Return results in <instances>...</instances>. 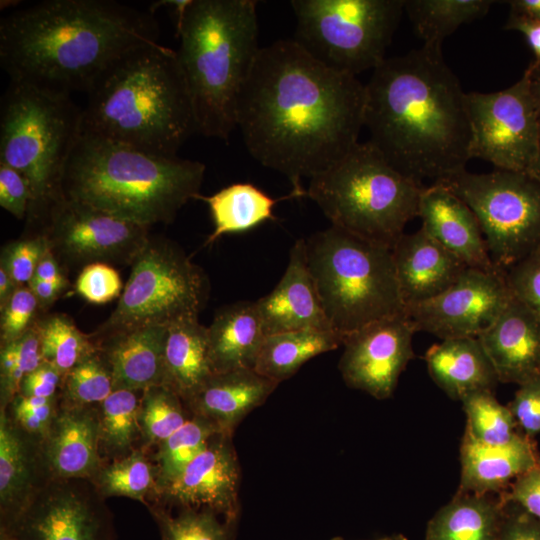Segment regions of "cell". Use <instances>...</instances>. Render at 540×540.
Listing matches in <instances>:
<instances>
[{"label": "cell", "instance_id": "1", "mask_svg": "<svg viewBox=\"0 0 540 540\" xmlns=\"http://www.w3.org/2000/svg\"><path fill=\"white\" fill-rule=\"evenodd\" d=\"M365 84L334 71L293 40L261 47L236 105V126L263 166L288 178L296 198L302 179L324 172L357 143Z\"/></svg>", "mask_w": 540, "mask_h": 540}, {"label": "cell", "instance_id": "2", "mask_svg": "<svg viewBox=\"0 0 540 540\" xmlns=\"http://www.w3.org/2000/svg\"><path fill=\"white\" fill-rule=\"evenodd\" d=\"M363 125L386 161L421 185L466 170L471 159L466 93L439 47L423 45L373 70Z\"/></svg>", "mask_w": 540, "mask_h": 540}, {"label": "cell", "instance_id": "3", "mask_svg": "<svg viewBox=\"0 0 540 540\" xmlns=\"http://www.w3.org/2000/svg\"><path fill=\"white\" fill-rule=\"evenodd\" d=\"M150 12L110 0H47L0 21V64L11 81L69 95L119 57L157 43Z\"/></svg>", "mask_w": 540, "mask_h": 540}, {"label": "cell", "instance_id": "4", "mask_svg": "<svg viewBox=\"0 0 540 540\" xmlns=\"http://www.w3.org/2000/svg\"><path fill=\"white\" fill-rule=\"evenodd\" d=\"M86 93L84 132L161 156H177L196 132L177 51L159 42L119 57Z\"/></svg>", "mask_w": 540, "mask_h": 540}, {"label": "cell", "instance_id": "5", "mask_svg": "<svg viewBox=\"0 0 540 540\" xmlns=\"http://www.w3.org/2000/svg\"><path fill=\"white\" fill-rule=\"evenodd\" d=\"M205 169L199 161L152 154L81 130L61 196L142 226L168 224L200 195Z\"/></svg>", "mask_w": 540, "mask_h": 540}, {"label": "cell", "instance_id": "6", "mask_svg": "<svg viewBox=\"0 0 540 540\" xmlns=\"http://www.w3.org/2000/svg\"><path fill=\"white\" fill-rule=\"evenodd\" d=\"M257 1L191 0L177 20V51L196 132L227 141L236 105L261 47Z\"/></svg>", "mask_w": 540, "mask_h": 540}, {"label": "cell", "instance_id": "7", "mask_svg": "<svg viewBox=\"0 0 540 540\" xmlns=\"http://www.w3.org/2000/svg\"><path fill=\"white\" fill-rule=\"evenodd\" d=\"M82 109L69 95L10 82L0 107V163L28 181L29 224L40 226L61 196L65 167L80 136Z\"/></svg>", "mask_w": 540, "mask_h": 540}, {"label": "cell", "instance_id": "8", "mask_svg": "<svg viewBox=\"0 0 540 540\" xmlns=\"http://www.w3.org/2000/svg\"><path fill=\"white\" fill-rule=\"evenodd\" d=\"M305 243L324 313L343 340L372 322L405 313L392 248L333 225Z\"/></svg>", "mask_w": 540, "mask_h": 540}, {"label": "cell", "instance_id": "9", "mask_svg": "<svg viewBox=\"0 0 540 540\" xmlns=\"http://www.w3.org/2000/svg\"><path fill=\"white\" fill-rule=\"evenodd\" d=\"M306 190L331 225L390 248L418 216L421 185L395 170L369 142L312 177Z\"/></svg>", "mask_w": 540, "mask_h": 540}, {"label": "cell", "instance_id": "10", "mask_svg": "<svg viewBox=\"0 0 540 540\" xmlns=\"http://www.w3.org/2000/svg\"><path fill=\"white\" fill-rule=\"evenodd\" d=\"M293 41L324 66L352 76L377 68L404 12V0H293Z\"/></svg>", "mask_w": 540, "mask_h": 540}, {"label": "cell", "instance_id": "11", "mask_svg": "<svg viewBox=\"0 0 540 540\" xmlns=\"http://www.w3.org/2000/svg\"><path fill=\"white\" fill-rule=\"evenodd\" d=\"M131 268L114 311L93 336L198 318L209 296V280L178 244L150 236Z\"/></svg>", "mask_w": 540, "mask_h": 540}, {"label": "cell", "instance_id": "12", "mask_svg": "<svg viewBox=\"0 0 540 540\" xmlns=\"http://www.w3.org/2000/svg\"><path fill=\"white\" fill-rule=\"evenodd\" d=\"M436 183L472 210L499 269L506 271L540 246V183L527 173L464 170Z\"/></svg>", "mask_w": 540, "mask_h": 540}, {"label": "cell", "instance_id": "13", "mask_svg": "<svg viewBox=\"0 0 540 540\" xmlns=\"http://www.w3.org/2000/svg\"><path fill=\"white\" fill-rule=\"evenodd\" d=\"M470 157L496 169L526 173L538 150L540 116L526 69L512 86L497 92L466 93Z\"/></svg>", "mask_w": 540, "mask_h": 540}, {"label": "cell", "instance_id": "14", "mask_svg": "<svg viewBox=\"0 0 540 540\" xmlns=\"http://www.w3.org/2000/svg\"><path fill=\"white\" fill-rule=\"evenodd\" d=\"M0 540H116V531L105 498L90 479H51L0 526Z\"/></svg>", "mask_w": 540, "mask_h": 540}, {"label": "cell", "instance_id": "15", "mask_svg": "<svg viewBox=\"0 0 540 540\" xmlns=\"http://www.w3.org/2000/svg\"><path fill=\"white\" fill-rule=\"evenodd\" d=\"M47 246L65 266L131 265L146 245L148 228L87 205L61 199L39 226Z\"/></svg>", "mask_w": 540, "mask_h": 540}, {"label": "cell", "instance_id": "16", "mask_svg": "<svg viewBox=\"0 0 540 540\" xmlns=\"http://www.w3.org/2000/svg\"><path fill=\"white\" fill-rule=\"evenodd\" d=\"M511 298L505 271L468 267L444 292L407 306L405 312L417 331H425L441 340L478 337Z\"/></svg>", "mask_w": 540, "mask_h": 540}, {"label": "cell", "instance_id": "17", "mask_svg": "<svg viewBox=\"0 0 540 540\" xmlns=\"http://www.w3.org/2000/svg\"><path fill=\"white\" fill-rule=\"evenodd\" d=\"M416 332L405 312L346 336L338 364L346 385L378 400L391 397L401 373L414 358L412 340Z\"/></svg>", "mask_w": 540, "mask_h": 540}, {"label": "cell", "instance_id": "18", "mask_svg": "<svg viewBox=\"0 0 540 540\" xmlns=\"http://www.w3.org/2000/svg\"><path fill=\"white\" fill-rule=\"evenodd\" d=\"M240 471L232 434L218 432L148 504L167 509L208 508L227 518H239Z\"/></svg>", "mask_w": 540, "mask_h": 540}, {"label": "cell", "instance_id": "19", "mask_svg": "<svg viewBox=\"0 0 540 540\" xmlns=\"http://www.w3.org/2000/svg\"><path fill=\"white\" fill-rule=\"evenodd\" d=\"M255 302L266 336L306 329L333 330L307 265L304 238L292 246L288 265L276 287Z\"/></svg>", "mask_w": 540, "mask_h": 540}, {"label": "cell", "instance_id": "20", "mask_svg": "<svg viewBox=\"0 0 540 540\" xmlns=\"http://www.w3.org/2000/svg\"><path fill=\"white\" fill-rule=\"evenodd\" d=\"M418 217L421 228L467 267L503 271L493 263L472 210L446 186L440 183L424 186Z\"/></svg>", "mask_w": 540, "mask_h": 540}, {"label": "cell", "instance_id": "21", "mask_svg": "<svg viewBox=\"0 0 540 540\" xmlns=\"http://www.w3.org/2000/svg\"><path fill=\"white\" fill-rule=\"evenodd\" d=\"M477 338L499 382L521 385L540 377V319L513 296Z\"/></svg>", "mask_w": 540, "mask_h": 540}, {"label": "cell", "instance_id": "22", "mask_svg": "<svg viewBox=\"0 0 540 540\" xmlns=\"http://www.w3.org/2000/svg\"><path fill=\"white\" fill-rule=\"evenodd\" d=\"M41 448L52 479H92L104 464L99 452L97 404L79 407L57 404Z\"/></svg>", "mask_w": 540, "mask_h": 540}, {"label": "cell", "instance_id": "23", "mask_svg": "<svg viewBox=\"0 0 540 540\" xmlns=\"http://www.w3.org/2000/svg\"><path fill=\"white\" fill-rule=\"evenodd\" d=\"M41 443L0 409V526L18 516L52 479Z\"/></svg>", "mask_w": 540, "mask_h": 540}, {"label": "cell", "instance_id": "24", "mask_svg": "<svg viewBox=\"0 0 540 540\" xmlns=\"http://www.w3.org/2000/svg\"><path fill=\"white\" fill-rule=\"evenodd\" d=\"M392 253L405 308L441 294L468 268L422 228L404 233Z\"/></svg>", "mask_w": 540, "mask_h": 540}, {"label": "cell", "instance_id": "25", "mask_svg": "<svg viewBox=\"0 0 540 540\" xmlns=\"http://www.w3.org/2000/svg\"><path fill=\"white\" fill-rule=\"evenodd\" d=\"M166 333V326L153 325L90 334L110 369L114 390L163 385Z\"/></svg>", "mask_w": 540, "mask_h": 540}, {"label": "cell", "instance_id": "26", "mask_svg": "<svg viewBox=\"0 0 540 540\" xmlns=\"http://www.w3.org/2000/svg\"><path fill=\"white\" fill-rule=\"evenodd\" d=\"M277 386L254 369L213 373L183 402L191 415L233 435L239 423L261 406Z\"/></svg>", "mask_w": 540, "mask_h": 540}, {"label": "cell", "instance_id": "27", "mask_svg": "<svg viewBox=\"0 0 540 540\" xmlns=\"http://www.w3.org/2000/svg\"><path fill=\"white\" fill-rule=\"evenodd\" d=\"M538 456L535 443L523 433L505 445L491 446L464 432L457 492L502 494L519 476L537 466Z\"/></svg>", "mask_w": 540, "mask_h": 540}, {"label": "cell", "instance_id": "28", "mask_svg": "<svg viewBox=\"0 0 540 540\" xmlns=\"http://www.w3.org/2000/svg\"><path fill=\"white\" fill-rule=\"evenodd\" d=\"M430 377L450 398L462 400L483 390L493 391L498 376L477 337L441 340L425 354Z\"/></svg>", "mask_w": 540, "mask_h": 540}, {"label": "cell", "instance_id": "29", "mask_svg": "<svg viewBox=\"0 0 540 540\" xmlns=\"http://www.w3.org/2000/svg\"><path fill=\"white\" fill-rule=\"evenodd\" d=\"M213 373L254 369L266 337L255 301L220 308L207 327Z\"/></svg>", "mask_w": 540, "mask_h": 540}, {"label": "cell", "instance_id": "30", "mask_svg": "<svg viewBox=\"0 0 540 540\" xmlns=\"http://www.w3.org/2000/svg\"><path fill=\"white\" fill-rule=\"evenodd\" d=\"M212 374L207 327L198 318H185L168 325L163 385L184 401Z\"/></svg>", "mask_w": 540, "mask_h": 540}, {"label": "cell", "instance_id": "31", "mask_svg": "<svg viewBox=\"0 0 540 540\" xmlns=\"http://www.w3.org/2000/svg\"><path fill=\"white\" fill-rule=\"evenodd\" d=\"M505 506L501 494L456 492L429 520L424 540H497Z\"/></svg>", "mask_w": 540, "mask_h": 540}, {"label": "cell", "instance_id": "32", "mask_svg": "<svg viewBox=\"0 0 540 540\" xmlns=\"http://www.w3.org/2000/svg\"><path fill=\"white\" fill-rule=\"evenodd\" d=\"M342 337L333 330L306 329L267 335L254 370L276 383L289 379L310 359L337 349Z\"/></svg>", "mask_w": 540, "mask_h": 540}, {"label": "cell", "instance_id": "33", "mask_svg": "<svg viewBox=\"0 0 540 540\" xmlns=\"http://www.w3.org/2000/svg\"><path fill=\"white\" fill-rule=\"evenodd\" d=\"M296 198L295 194L274 199L251 183H235L210 196L199 195L197 199L209 206L214 230L206 245L224 234L248 231L259 224L275 220L273 208L281 200Z\"/></svg>", "mask_w": 540, "mask_h": 540}, {"label": "cell", "instance_id": "34", "mask_svg": "<svg viewBox=\"0 0 540 540\" xmlns=\"http://www.w3.org/2000/svg\"><path fill=\"white\" fill-rule=\"evenodd\" d=\"M494 0H404V12L425 46L442 47L460 26L483 18Z\"/></svg>", "mask_w": 540, "mask_h": 540}, {"label": "cell", "instance_id": "35", "mask_svg": "<svg viewBox=\"0 0 540 540\" xmlns=\"http://www.w3.org/2000/svg\"><path fill=\"white\" fill-rule=\"evenodd\" d=\"M142 391L114 390L97 404L99 416V452L104 463L131 454L142 435L138 409Z\"/></svg>", "mask_w": 540, "mask_h": 540}, {"label": "cell", "instance_id": "36", "mask_svg": "<svg viewBox=\"0 0 540 540\" xmlns=\"http://www.w3.org/2000/svg\"><path fill=\"white\" fill-rule=\"evenodd\" d=\"M106 499L128 497L147 505L156 492V469L146 450L138 448L131 454L104 463L90 479Z\"/></svg>", "mask_w": 540, "mask_h": 540}, {"label": "cell", "instance_id": "37", "mask_svg": "<svg viewBox=\"0 0 540 540\" xmlns=\"http://www.w3.org/2000/svg\"><path fill=\"white\" fill-rule=\"evenodd\" d=\"M161 540H235L239 518H227L208 508H179L175 514L148 504Z\"/></svg>", "mask_w": 540, "mask_h": 540}, {"label": "cell", "instance_id": "38", "mask_svg": "<svg viewBox=\"0 0 540 540\" xmlns=\"http://www.w3.org/2000/svg\"><path fill=\"white\" fill-rule=\"evenodd\" d=\"M34 327L42 361L55 367L62 376L97 349L91 335L81 332L65 314L45 315L36 319Z\"/></svg>", "mask_w": 540, "mask_h": 540}, {"label": "cell", "instance_id": "39", "mask_svg": "<svg viewBox=\"0 0 540 540\" xmlns=\"http://www.w3.org/2000/svg\"><path fill=\"white\" fill-rule=\"evenodd\" d=\"M218 432L209 421L192 415L180 429L160 443L151 458L156 469L155 494L174 481Z\"/></svg>", "mask_w": 540, "mask_h": 540}, {"label": "cell", "instance_id": "40", "mask_svg": "<svg viewBox=\"0 0 540 540\" xmlns=\"http://www.w3.org/2000/svg\"><path fill=\"white\" fill-rule=\"evenodd\" d=\"M192 415L182 398L166 385H156L142 391L138 421L142 435V449L156 448Z\"/></svg>", "mask_w": 540, "mask_h": 540}, {"label": "cell", "instance_id": "41", "mask_svg": "<svg viewBox=\"0 0 540 540\" xmlns=\"http://www.w3.org/2000/svg\"><path fill=\"white\" fill-rule=\"evenodd\" d=\"M461 403L467 419L465 432L475 440L500 446L511 442L520 433L509 407L502 405L493 391L470 393Z\"/></svg>", "mask_w": 540, "mask_h": 540}, {"label": "cell", "instance_id": "42", "mask_svg": "<svg viewBox=\"0 0 540 540\" xmlns=\"http://www.w3.org/2000/svg\"><path fill=\"white\" fill-rule=\"evenodd\" d=\"M113 391L110 369L97 348L63 376L57 401L63 407L96 405Z\"/></svg>", "mask_w": 540, "mask_h": 540}, {"label": "cell", "instance_id": "43", "mask_svg": "<svg viewBox=\"0 0 540 540\" xmlns=\"http://www.w3.org/2000/svg\"><path fill=\"white\" fill-rule=\"evenodd\" d=\"M42 363L40 343L33 325L20 339L1 346L0 409L19 394L23 379Z\"/></svg>", "mask_w": 540, "mask_h": 540}, {"label": "cell", "instance_id": "44", "mask_svg": "<svg viewBox=\"0 0 540 540\" xmlns=\"http://www.w3.org/2000/svg\"><path fill=\"white\" fill-rule=\"evenodd\" d=\"M46 247V240L41 233L12 241L1 251L0 267L18 286L28 285Z\"/></svg>", "mask_w": 540, "mask_h": 540}, {"label": "cell", "instance_id": "45", "mask_svg": "<svg viewBox=\"0 0 540 540\" xmlns=\"http://www.w3.org/2000/svg\"><path fill=\"white\" fill-rule=\"evenodd\" d=\"M39 302L31 289L18 286L7 304L0 310V345L20 339L36 321Z\"/></svg>", "mask_w": 540, "mask_h": 540}, {"label": "cell", "instance_id": "46", "mask_svg": "<svg viewBox=\"0 0 540 540\" xmlns=\"http://www.w3.org/2000/svg\"><path fill=\"white\" fill-rule=\"evenodd\" d=\"M57 397L45 399L17 394L5 410L24 431L43 441L57 410Z\"/></svg>", "mask_w": 540, "mask_h": 540}, {"label": "cell", "instance_id": "47", "mask_svg": "<svg viewBox=\"0 0 540 540\" xmlns=\"http://www.w3.org/2000/svg\"><path fill=\"white\" fill-rule=\"evenodd\" d=\"M512 296L540 319V246L505 271Z\"/></svg>", "mask_w": 540, "mask_h": 540}, {"label": "cell", "instance_id": "48", "mask_svg": "<svg viewBox=\"0 0 540 540\" xmlns=\"http://www.w3.org/2000/svg\"><path fill=\"white\" fill-rule=\"evenodd\" d=\"M76 292L93 304L107 303L121 295L122 282L118 271L105 263H92L80 271Z\"/></svg>", "mask_w": 540, "mask_h": 540}, {"label": "cell", "instance_id": "49", "mask_svg": "<svg viewBox=\"0 0 540 540\" xmlns=\"http://www.w3.org/2000/svg\"><path fill=\"white\" fill-rule=\"evenodd\" d=\"M517 426L529 438L540 434V377L519 385L508 405Z\"/></svg>", "mask_w": 540, "mask_h": 540}, {"label": "cell", "instance_id": "50", "mask_svg": "<svg viewBox=\"0 0 540 540\" xmlns=\"http://www.w3.org/2000/svg\"><path fill=\"white\" fill-rule=\"evenodd\" d=\"M32 192L26 178L14 168L0 163V206L18 220L27 217Z\"/></svg>", "mask_w": 540, "mask_h": 540}, {"label": "cell", "instance_id": "51", "mask_svg": "<svg viewBox=\"0 0 540 540\" xmlns=\"http://www.w3.org/2000/svg\"><path fill=\"white\" fill-rule=\"evenodd\" d=\"M501 496L540 520V468L519 476Z\"/></svg>", "mask_w": 540, "mask_h": 540}, {"label": "cell", "instance_id": "52", "mask_svg": "<svg viewBox=\"0 0 540 540\" xmlns=\"http://www.w3.org/2000/svg\"><path fill=\"white\" fill-rule=\"evenodd\" d=\"M497 540H540V520L519 506L506 502Z\"/></svg>", "mask_w": 540, "mask_h": 540}, {"label": "cell", "instance_id": "53", "mask_svg": "<svg viewBox=\"0 0 540 540\" xmlns=\"http://www.w3.org/2000/svg\"><path fill=\"white\" fill-rule=\"evenodd\" d=\"M63 376L52 365L42 363L22 381L20 394L27 397L54 399L58 396Z\"/></svg>", "mask_w": 540, "mask_h": 540}, {"label": "cell", "instance_id": "54", "mask_svg": "<svg viewBox=\"0 0 540 540\" xmlns=\"http://www.w3.org/2000/svg\"><path fill=\"white\" fill-rule=\"evenodd\" d=\"M504 28L518 31L524 36L535 56L530 65L540 67V22L509 14Z\"/></svg>", "mask_w": 540, "mask_h": 540}, {"label": "cell", "instance_id": "55", "mask_svg": "<svg viewBox=\"0 0 540 540\" xmlns=\"http://www.w3.org/2000/svg\"><path fill=\"white\" fill-rule=\"evenodd\" d=\"M33 278L52 282L63 288H66L68 285L61 264L48 246L36 267Z\"/></svg>", "mask_w": 540, "mask_h": 540}, {"label": "cell", "instance_id": "56", "mask_svg": "<svg viewBox=\"0 0 540 540\" xmlns=\"http://www.w3.org/2000/svg\"><path fill=\"white\" fill-rule=\"evenodd\" d=\"M35 297L39 302L40 309L50 306L63 292L65 288L52 282L32 278L28 283Z\"/></svg>", "mask_w": 540, "mask_h": 540}, {"label": "cell", "instance_id": "57", "mask_svg": "<svg viewBox=\"0 0 540 540\" xmlns=\"http://www.w3.org/2000/svg\"><path fill=\"white\" fill-rule=\"evenodd\" d=\"M510 14L540 22V0L507 1Z\"/></svg>", "mask_w": 540, "mask_h": 540}, {"label": "cell", "instance_id": "58", "mask_svg": "<svg viewBox=\"0 0 540 540\" xmlns=\"http://www.w3.org/2000/svg\"><path fill=\"white\" fill-rule=\"evenodd\" d=\"M17 288L15 281L4 268L0 267V310L7 304Z\"/></svg>", "mask_w": 540, "mask_h": 540}, {"label": "cell", "instance_id": "59", "mask_svg": "<svg viewBox=\"0 0 540 540\" xmlns=\"http://www.w3.org/2000/svg\"><path fill=\"white\" fill-rule=\"evenodd\" d=\"M527 70L529 72L530 92L540 116V67L530 65Z\"/></svg>", "mask_w": 540, "mask_h": 540}, {"label": "cell", "instance_id": "60", "mask_svg": "<svg viewBox=\"0 0 540 540\" xmlns=\"http://www.w3.org/2000/svg\"><path fill=\"white\" fill-rule=\"evenodd\" d=\"M526 173L540 183V136L536 157Z\"/></svg>", "mask_w": 540, "mask_h": 540}, {"label": "cell", "instance_id": "61", "mask_svg": "<svg viewBox=\"0 0 540 540\" xmlns=\"http://www.w3.org/2000/svg\"><path fill=\"white\" fill-rule=\"evenodd\" d=\"M332 540H344L341 537H335ZM366 540H407V538L402 534H393V535H387L379 538L374 539H366Z\"/></svg>", "mask_w": 540, "mask_h": 540}, {"label": "cell", "instance_id": "62", "mask_svg": "<svg viewBox=\"0 0 540 540\" xmlns=\"http://www.w3.org/2000/svg\"><path fill=\"white\" fill-rule=\"evenodd\" d=\"M537 467L540 468V454L538 456Z\"/></svg>", "mask_w": 540, "mask_h": 540}]
</instances>
